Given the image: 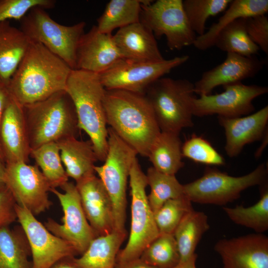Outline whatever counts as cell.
I'll return each instance as SVG.
<instances>
[{
	"instance_id": "obj_1",
	"label": "cell",
	"mask_w": 268,
	"mask_h": 268,
	"mask_svg": "<svg viewBox=\"0 0 268 268\" xmlns=\"http://www.w3.org/2000/svg\"><path fill=\"white\" fill-rule=\"evenodd\" d=\"M72 69L40 43L31 41L7 88L22 107L65 90Z\"/></svg>"
},
{
	"instance_id": "obj_2",
	"label": "cell",
	"mask_w": 268,
	"mask_h": 268,
	"mask_svg": "<svg viewBox=\"0 0 268 268\" xmlns=\"http://www.w3.org/2000/svg\"><path fill=\"white\" fill-rule=\"evenodd\" d=\"M104 106L109 128L138 154L147 157L161 130L145 95L122 90H106Z\"/></svg>"
},
{
	"instance_id": "obj_3",
	"label": "cell",
	"mask_w": 268,
	"mask_h": 268,
	"mask_svg": "<svg viewBox=\"0 0 268 268\" xmlns=\"http://www.w3.org/2000/svg\"><path fill=\"white\" fill-rule=\"evenodd\" d=\"M65 90L74 106L79 129L88 134L98 160L104 162L108 135L104 106L106 89L99 75L72 69Z\"/></svg>"
},
{
	"instance_id": "obj_4",
	"label": "cell",
	"mask_w": 268,
	"mask_h": 268,
	"mask_svg": "<svg viewBox=\"0 0 268 268\" xmlns=\"http://www.w3.org/2000/svg\"><path fill=\"white\" fill-rule=\"evenodd\" d=\"M31 150L75 136L79 128L73 103L66 90L23 107Z\"/></svg>"
},
{
	"instance_id": "obj_5",
	"label": "cell",
	"mask_w": 268,
	"mask_h": 268,
	"mask_svg": "<svg viewBox=\"0 0 268 268\" xmlns=\"http://www.w3.org/2000/svg\"><path fill=\"white\" fill-rule=\"evenodd\" d=\"M194 84L186 79L162 77L151 84L144 95L162 132L180 134L193 126L192 102Z\"/></svg>"
},
{
	"instance_id": "obj_6",
	"label": "cell",
	"mask_w": 268,
	"mask_h": 268,
	"mask_svg": "<svg viewBox=\"0 0 268 268\" xmlns=\"http://www.w3.org/2000/svg\"><path fill=\"white\" fill-rule=\"evenodd\" d=\"M108 148L104 163L94 169L110 198L113 211L114 230L125 229L127 187L130 172L137 152L110 128H108Z\"/></svg>"
},
{
	"instance_id": "obj_7",
	"label": "cell",
	"mask_w": 268,
	"mask_h": 268,
	"mask_svg": "<svg viewBox=\"0 0 268 268\" xmlns=\"http://www.w3.org/2000/svg\"><path fill=\"white\" fill-rule=\"evenodd\" d=\"M20 21V29L31 41L41 43L75 69L76 50L84 33V21L69 26L60 24L40 7L31 9Z\"/></svg>"
},
{
	"instance_id": "obj_8",
	"label": "cell",
	"mask_w": 268,
	"mask_h": 268,
	"mask_svg": "<svg viewBox=\"0 0 268 268\" xmlns=\"http://www.w3.org/2000/svg\"><path fill=\"white\" fill-rule=\"evenodd\" d=\"M267 175V166L263 163L239 177L208 167L201 177L183 185L184 194L192 202L224 205L238 199L245 190L263 184Z\"/></svg>"
},
{
	"instance_id": "obj_9",
	"label": "cell",
	"mask_w": 268,
	"mask_h": 268,
	"mask_svg": "<svg viewBox=\"0 0 268 268\" xmlns=\"http://www.w3.org/2000/svg\"><path fill=\"white\" fill-rule=\"evenodd\" d=\"M129 178L132 200L130 234L126 246L119 252L116 263L139 258L146 247L160 234L146 193V176L137 158L131 167Z\"/></svg>"
},
{
	"instance_id": "obj_10",
	"label": "cell",
	"mask_w": 268,
	"mask_h": 268,
	"mask_svg": "<svg viewBox=\"0 0 268 268\" xmlns=\"http://www.w3.org/2000/svg\"><path fill=\"white\" fill-rule=\"evenodd\" d=\"M140 21L155 38L164 36L171 50L193 45L197 37L190 26L182 0H141Z\"/></svg>"
},
{
	"instance_id": "obj_11",
	"label": "cell",
	"mask_w": 268,
	"mask_h": 268,
	"mask_svg": "<svg viewBox=\"0 0 268 268\" xmlns=\"http://www.w3.org/2000/svg\"><path fill=\"white\" fill-rule=\"evenodd\" d=\"M189 59L188 55L159 62L122 59L98 75L106 90L118 89L144 94L154 81L186 63Z\"/></svg>"
},
{
	"instance_id": "obj_12",
	"label": "cell",
	"mask_w": 268,
	"mask_h": 268,
	"mask_svg": "<svg viewBox=\"0 0 268 268\" xmlns=\"http://www.w3.org/2000/svg\"><path fill=\"white\" fill-rule=\"evenodd\" d=\"M61 188L63 193L56 188H51L50 192L62 208V223L49 218L44 225L52 234L69 243L81 255L97 236L86 218L75 185L68 181Z\"/></svg>"
},
{
	"instance_id": "obj_13",
	"label": "cell",
	"mask_w": 268,
	"mask_h": 268,
	"mask_svg": "<svg viewBox=\"0 0 268 268\" xmlns=\"http://www.w3.org/2000/svg\"><path fill=\"white\" fill-rule=\"evenodd\" d=\"M224 91L215 94L195 97L192 102L193 116L202 117L217 115L218 117L236 118L253 113V101L268 93L267 86L246 85L242 82L223 86Z\"/></svg>"
},
{
	"instance_id": "obj_14",
	"label": "cell",
	"mask_w": 268,
	"mask_h": 268,
	"mask_svg": "<svg viewBox=\"0 0 268 268\" xmlns=\"http://www.w3.org/2000/svg\"><path fill=\"white\" fill-rule=\"evenodd\" d=\"M5 185L16 204L24 207L35 216L52 205L48 193L51 186L39 167L25 162L7 163Z\"/></svg>"
},
{
	"instance_id": "obj_15",
	"label": "cell",
	"mask_w": 268,
	"mask_h": 268,
	"mask_svg": "<svg viewBox=\"0 0 268 268\" xmlns=\"http://www.w3.org/2000/svg\"><path fill=\"white\" fill-rule=\"evenodd\" d=\"M15 210L30 246L32 268H50L64 258L77 255L72 245L50 232L27 209L16 203Z\"/></svg>"
},
{
	"instance_id": "obj_16",
	"label": "cell",
	"mask_w": 268,
	"mask_h": 268,
	"mask_svg": "<svg viewBox=\"0 0 268 268\" xmlns=\"http://www.w3.org/2000/svg\"><path fill=\"white\" fill-rule=\"evenodd\" d=\"M214 249L222 268H268V237L262 233L221 239Z\"/></svg>"
},
{
	"instance_id": "obj_17",
	"label": "cell",
	"mask_w": 268,
	"mask_h": 268,
	"mask_svg": "<svg viewBox=\"0 0 268 268\" xmlns=\"http://www.w3.org/2000/svg\"><path fill=\"white\" fill-rule=\"evenodd\" d=\"M264 65V61L256 56L245 57L227 53L221 64L204 72L194 83L195 93L199 96L210 94L217 86L252 78L262 69Z\"/></svg>"
},
{
	"instance_id": "obj_18",
	"label": "cell",
	"mask_w": 268,
	"mask_h": 268,
	"mask_svg": "<svg viewBox=\"0 0 268 268\" xmlns=\"http://www.w3.org/2000/svg\"><path fill=\"white\" fill-rule=\"evenodd\" d=\"M86 218L97 236L114 230L112 202L102 181L95 174L76 182Z\"/></svg>"
},
{
	"instance_id": "obj_19",
	"label": "cell",
	"mask_w": 268,
	"mask_h": 268,
	"mask_svg": "<svg viewBox=\"0 0 268 268\" xmlns=\"http://www.w3.org/2000/svg\"><path fill=\"white\" fill-rule=\"evenodd\" d=\"M122 59L113 35L101 33L96 25H93L80 39L75 69L99 74Z\"/></svg>"
},
{
	"instance_id": "obj_20",
	"label": "cell",
	"mask_w": 268,
	"mask_h": 268,
	"mask_svg": "<svg viewBox=\"0 0 268 268\" xmlns=\"http://www.w3.org/2000/svg\"><path fill=\"white\" fill-rule=\"evenodd\" d=\"M0 145L6 163H27L30 147L23 107L10 97L0 125Z\"/></svg>"
},
{
	"instance_id": "obj_21",
	"label": "cell",
	"mask_w": 268,
	"mask_h": 268,
	"mask_svg": "<svg viewBox=\"0 0 268 268\" xmlns=\"http://www.w3.org/2000/svg\"><path fill=\"white\" fill-rule=\"evenodd\" d=\"M218 120L225 132L226 154L229 157H235L245 145L262 140L268 133V106L247 116L218 117Z\"/></svg>"
},
{
	"instance_id": "obj_22",
	"label": "cell",
	"mask_w": 268,
	"mask_h": 268,
	"mask_svg": "<svg viewBox=\"0 0 268 268\" xmlns=\"http://www.w3.org/2000/svg\"><path fill=\"white\" fill-rule=\"evenodd\" d=\"M113 38L123 59L142 62L165 59L154 34L140 21L119 29Z\"/></svg>"
},
{
	"instance_id": "obj_23",
	"label": "cell",
	"mask_w": 268,
	"mask_h": 268,
	"mask_svg": "<svg viewBox=\"0 0 268 268\" xmlns=\"http://www.w3.org/2000/svg\"><path fill=\"white\" fill-rule=\"evenodd\" d=\"M31 40L9 21L0 23V84L7 86Z\"/></svg>"
},
{
	"instance_id": "obj_24",
	"label": "cell",
	"mask_w": 268,
	"mask_h": 268,
	"mask_svg": "<svg viewBox=\"0 0 268 268\" xmlns=\"http://www.w3.org/2000/svg\"><path fill=\"white\" fill-rule=\"evenodd\" d=\"M62 162L68 177L75 182L92 174L98 161L91 142L78 140L75 136L67 137L57 142Z\"/></svg>"
},
{
	"instance_id": "obj_25",
	"label": "cell",
	"mask_w": 268,
	"mask_h": 268,
	"mask_svg": "<svg viewBox=\"0 0 268 268\" xmlns=\"http://www.w3.org/2000/svg\"><path fill=\"white\" fill-rule=\"evenodd\" d=\"M268 11V0H232L217 22L213 23L203 35L197 36L193 45L201 51L209 49L214 46L219 32L233 21L240 18L266 14Z\"/></svg>"
},
{
	"instance_id": "obj_26",
	"label": "cell",
	"mask_w": 268,
	"mask_h": 268,
	"mask_svg": "<svg viewBox=\"0 0 268 268\" xmlns=\"http://www.w3.org/2000/svg\"><path fill=\"white\" fill-rule=\"evenodd\" d=\"M127 233L113 230L98 236L90 243L85 251L75 261L79 268H115L121 245Z\"/></svg>"
},
{
	"instance_id": "obj_27",
	"label": "cell",
	"mask_w": 268,
	"mask_h": 268,
	"mask_svg": "<svg viewBox=\"0 0 268 268\" xmlns=\"http://www.w3.org/2000/svg\"><path fill=\"white\" fill-rule=\"evenodd\" d=\"M179 134L161 131L152 145L147 157L158 171L175 175L184 166Z\"/></svg>"
},
{
	"instance_id": "obj_28",
	"label": "cell",
	"mask_w": 268,
	"mask_h": 268,
	"mask_svg": "<svg viewBox=\"0 0 268 268\" xmlns=\"http://www.w3.org/2000/svg\"><path fill=\"white\" fill-rule=\"evenodd\" d=\"M31 250L20 226L0 229V268H32Z\"/></svg>"
},
{
	"instance_id": "obj_29",
	"label": "cell",
	"mask_w": 268,
	"mask_h": 268,
	"mask_svg": "<svg viewBox=\"0 0 268 268\" xmlns=\"http://www.w3.org/2000/svg\"><path fill=\"white\" fill-rule=\"evenodd\" d=\"M209 228L207 216L202 211L193 209L183 218L173 234L178 247L180 262L188 260L196 254V247Z\"/></svg>"
},
{
	"instance_id": "obj_30",
	"label": "cell",
	"mask_w": 268,
	"mask_h": 268,
	"mask_svg": "<svg viewBox=\"0 0 268 268\" xmlns=\"http://www.w3.org/2000/svg\"><path fill=\"white\" fill-rule=\"evenodd\" d=\"M141 0H111L97 19L98 30L112 34L114 30L140 21Z\"/></svg>"
},
{
	"instance_id": "obj_31",
	"label": "cell",
	"mask_w": 268,
	"mask_h": 268,
	"mask_svg": "<svg viewBox=\"0 0 268 268\" xmlns=\"http://www.w3.org/2000/svg\"><path fill=\"white\" fill-rule=\"evenodd\" d=\"M246 18H238L225 27L217 35L214 46L227 53L245 57L258 54L260 49L247 33Z\"/></svg>"
},
{
	"instance_id": "obj_32",
	"label": "cell",
	"mask_w": 268,
	"mask_h": 268,
	"mask_svg": "<svg viewBox=\"0 0 268 268\" xmlns=\"http://www.w3.org/2000/svg\"><path fill=\"white\" fill-rule=\"evenodd\" d=\"M146 176L147 185L150 188L147 199L153 213L168 200L185 196L183 185L175 175L161 173L150 167Z\"/></svg>"
},
{
	"instance_id": "obj_33",
	"label": "cell",
	"mask_w": 268,
	"mask_h": 268,
	"mask_svg": "<svg viewBox=\"0 0 268 268\" xmlns=\"http://www.w3.org/2000/svg\"><path fill=\"white\" fill-rule=\"evenodd\" d=\"M30 156L35 160L51 188H61L68 181L57 142H49L31 150Z\"/></svg>"
},
{
	"instance_id": "obj_34",
	"label": "cell",
	"mask_w": 268,
	"mask_h": 268,
	"mask_svg": "<svg viewBox=\"0 0 268 268\" xmlns=\"http://www.w3.org/2000/svg\"><path fill=\"white\" fill-rule=\"evenodd\" d=\"M229 218L235 224L262 233L268 229V191L266 189L260 199L249 207L237 205L235 207L223 206Z\"/></svg>"
},
{
	"instance_id": "obj_35",
	"label": "cell",
	"mask_w": 268,
	"mask_h": 268,
	"mask_svg": "<svg viewBox=\"0 0 268 268\" xmlns=\"http://www.w3.org/2000/svg\"><path fill=\"white\" fill-rule=\"evenodd\" d=\"M140 258L156 268H173L180 255L173 234H159L144 250Z\"/></svg>"
},
{
	"instance_id": "obj_36",
	"label": "cell",
	"mask_w": 268,
	"mask_h": 268,
	"mask_svg": "<svg viewBox=\"0 0 268 268\" xmlns=\"http://www.w3.org/2000/svg\"><path fill=\"white\" fill-rule=\"evenodd\" d=\"M231 0H184L183 5L192 30L199 36L205 33V23L210 16L225 11Z\"/></svg>"
},
{
	"instance_id": "obj_37",
	"label": "cell",
	"mask_w": 268,
	"mask_h": 268,
	"mask_svg": "<svg viewBox=\"0 0 268 268\" xmlns=\"http://www.w3.org/2000/svg\"><path fill=\"white\" fill-rule=\"evenodd\" d=\"M193 209L191 201L185 195L166 201L154 212L159 233L173 234L183 218Z\"/></svg>"
},
{
	"instance_id": "obj_38",
	"label": "cell",
	"mask_w": 268,
	"mask_h": 268,
	"mask_svg": "<svg viewBox=\"0 0 268 268\" xmlns=\"http://www.w3.org/2000/svg\"><path fill=\"white\" fill-rule=\"evenodd\" d=\"M183 157L206 165L221 166L225 160L205 138L193 134L182 146Z\"/></svg>"
},
{
	"instance_id": "obj_39",
	"label": "cell",
	"mask_w": 268,
	"mask_h": 268,
	"mask_svg": "<svg viewBox=\"0 0 268 268\" xmlns=\"http://www.w3.org/2000/svg\"><path fill=\"white\" fill-rule=\"evenodd\" d=\"M54 0H0V23L10 19L20 20L31 9L53 8Z\"/></svg>"
},
{
	"instance_id": "obj_40",
	"label": "cell",
	"mask_w": 268,
	"mask_h": 268,
	"mask_svg": "<svg viewBox=\"0 0 268 268\" xmlns=\"http://www.w3.org/2000/svg\"><path fill=\"white\" fill-rule=\"evenodd\" d=\"M246 29L251 40L268 55V18L266 14L247 18Z\"/></svg>"
},
{
	"instance_id": "obj_41",
	"label": "cell",
	"mask_w": 268,
	"mask_h": 268,
	"mask_svg": "<svg viewBox=\"0 0 268 268\" xmlns=\"http://www.w3.org/2000/svg\"><path fill=\"white\" fill-rule=\"evenodd\" d=\"M16 202L6 186L0 189V229L9 226L17 219Z\"/></svg>"
},
{
	"instance_id": "obj_42",
	"label": "cell",
	"mask_w": 268,
	"mask_h": 268,
	"mask_svg": "<svg viewBox=\"0 0 268 268\" xmlns=\"http://www.w3.org/2000/svg\"><path fill=\"white\" fill-rule=\"evenodd\" d=\"M115 268H156L142 260L140 258L131 261L116 263Z\"/></svg>"
},
{
	"instance_id": "obj_43",
	"label": "cell",
	"mask_w": 268,
	"mask_h": 268,
	"mask_svg": "<svg viewBox=\"0 0 268 268\" xmlns=\"http://www.w3.org/2000/svg\"><path fill=\"white\" fill-rule=\"evenodd\" d=\"M9 97L10 95L7 87L0 84V125L4 108ZM2 158L0 145V159L2 160Z\"/></svg>"
},
{
	"instance_id": "obj_44",
	"label": "cell",
	"mask_w": 268,
	"mask_h": 268,
	"mask_svg": "<svg viewBox=\"0 0 268 268\" xmlns=\"http://www.w3.org/2000/svg\"><path fill=\"white\" fill-rule=\"evenodd\" d=\"M75 257H67L64 258L50 268H79L75 261Z\"/></svg>"
},
{
	"instance_id": "obj_45",
	"label": "cell",
	"mask_w": 268,
	"mask_h": 268,
	"mask_svg": "<svg viewBox=\"0 0 268 268\" xmlns=\"http://www.w3.org/2000/svg\"><path fill=\"white\" fill-rule=\"evenodd\" d=\"M197 255L195 254L188 260L180 262L176 266L173 268H197L196 265Z\"/></svg>"
},
{
	"instance_id": "obj_46",
	"label": "cell",
	"mask_w": 268,
	"mask_h": 268,
	"mask_svg": "<svg viewBox=\"0 0 268 268\" xmlns=\"http://www.w3.org/2000/svg\"><path fill=\"white\" fill-rule=\"evenodd\" d=\"M5 167L3 166L0 159V189L5 186Z\"/></svg>"
},
{
	"instance_id": "obj_47",
	"label": "cell",
	"mask_w": 268,
	"mask_h": 268,
	"mask_svg": "<svg viewBox=\"0 0 268 268\" xmlns=\"http://www.w3.org/2000/svg\"><path fill=\"white\" fill-rule=\"evenodd\" d=\"M263 144L261 145V146L259 148V149L257 150L255 153L256 158H259L262 153L263 152L264 149L266 147V145L268 143V133L265 134L264 137L262 139Z\"/></svg>"
}]
</instances>
